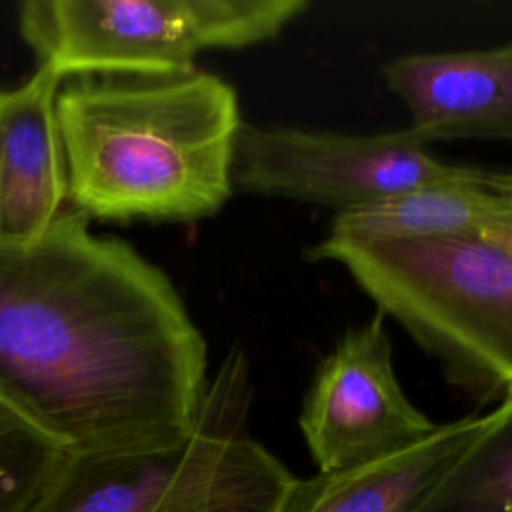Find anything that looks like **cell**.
<instances>
[{
  "mask_svg": "<svg viewBox=\"0 0 512 512\" xmlns=\"http://www.w3.org/2000/svg\"><path fill=\"white\" fill-rule=\"evenodd\" d=\"M206 368L170 278L78 210L34 242L0 240V398L70 454L184 442Z\"/></svg>",
  "mask_w": 512,
  "mask_h": 512,
  "instance_id": "1",
  "label": "cell"
},
{
  "mask_svg": "<svg viewBox=\"0 0 512 512\" xmlns=\"http://www.w3.org/2000/svg\"><path fill=\"white\" fill-rule=\"evenodd\" d=\"M56 116L68 202L88 220L194 222L234 194L242 116L216 74L78 76L64 80Z\"/></svg>",
  "mask_w": 512,
  "mask_h": 512,
  "instance_id": "2",
  "label": "cell"
},
{
  "mask_svg": "<svg viewBox=\"0 0 512 512\" xmlns=\"http://www.w3.org/2000/svg\"><path fill=\"white\" fill-rule=\"evenodd\" d=\"M306 258L342 266L458 390L480 402L512 392V256L500 246L482 236L324 234Z\"/></svg>",
  "mask_w": 512,
  "mask_h": 512,
  "instance_id": "3",
  "label": "cell"
},
{
  "mask_svg": "<svg viewBox=\"0 0 512 512\" xmlns=\"http://www.w3.org/2000/svg\"><path fill=\"white\" fill-rule=\"evenodd\" d=\"M248 408V360L232 348L184 442L72 454L38 512H280L296 478L248 436Z\"/></svg>",
  "mask_w": 512,
  "mask_h": 512,
  "instance_id": "4",
  "label": "cell"
},
{
  "mask_svg": "<svg viewBox=\"0 0 512 512\" xmlns=\"http://www.w3.org/2000/svg\"><path fill=\"white\" fill-rule=\"evenodd\" d=\"M306 0H28L18 30L64 80L160 76L196 68L206 50H238L278 38Z\"/></svg>",
  "mask_w": 512,
  "mask_h": 512,
  "instance_id": "5",
  "label": "cell"
},
{
  "mask_svg": "<svg viewBox=\"0 0 512 512\" xmlns=\"http://www.w3.org/2000/svg\"><path fill=\"white\" fill-rule=\"evenodd\" d=\"M486 170L446 162L406 126L386 132H334L242 120L234 138L232 190L356 210L442 182L482 180Z\"/></svg>",
  "mask_w": 512,
  "mask_h": 512,
  "instance_id": "6",
  "label": "cell"
},
{
  "mask_svg": "<svg viewBox=\"0 0 512 512\" xmlns=\"http://www.w3.org/2000/svg\"><path fill=\"white\" fill-rule=\"evenodd\" d=\"M384 318L346 330L312 374L298 426L318 472L378 460L438 428L400 384Z\"/></svg>",
  "mask_w": 512,
  "mask_h": 512,
  "instance_id": "7",
  "label": "cell"
},
{
  "mask_svg": "<svg viewBox=\"0 0 512 512\" xmlns=\"http://www.w3.org/2000/svg\"><path fill=\"white\" fill-rule=\"evenodd\" d=\"M386 86L426 144H512V42L492 48L402 54L382 66Z\"/></svg>",
  "mask_w": 512,
  "mask_h": 512,
  "instance_id": "8",
  "label": "cell"
},
{
  "mask_svg": "<svg viewBox=\"0 0 512 512\" xmlns=\"http://www.w3.org/2000/svg\"><path fill=\"white\" fill-rule=\"evenodd\" d=\"M64 78L48 66L0 88V240L34 242L66 210L68 170L56 116Z\"/></svg>",
  "mask_w": 512,
  "mask_h": 512,
  "instance_id": "9",
  "label": "cell"
},
{
  "mask_svg": "<svg viewBox=\"0 0 512 512\" xmlns=\"http://www.w3.org/2000/svg\"><path fill=\"white\" fill-rule=\"evenodd\" d=\"M480 424L482 416H464L438 424L424 440L378 460L296 478L280 512H412Z\"/></svg>",
  "mask_w": 512,
  "mask_h": 512,
  "instance_id": "10",
  "label": "cell"
},
{
  "mask_svg": "<svg viewBox=\"0 0 512 512\" xmlns=\"http://www.w3.org/2000/svg\"><path fill=\"white\" fill-rule=\"evenodd\" d=\"M486 174L472 182L420 186L386 200L334 214L326 234L356 240H424L478 236L496 202Z\"/></svg>",
  "mask_w": 512,
  "mask_h": 512,
  "instance_id": "11",
  "label": "cell"
},
{
  "mask_svg": "<svg viewBox=\"0 0 512 512\" xmlns=\"http://www.w3.org/2000/svg\"><path fill=\"white\" fill-rule=\"evenodd\" d=\"M412 512H512V392Z\"/></svg>",
  "mask_w": 512,
  "mask_h": 512,
  "instance_id": "12",
  "label": "cell"
},
{
  "mask_svg": "<svg viewBox=\"0 0 512 512\" xmlns=\"http://www.w3.org/2000/svg\"><path fill=\"white\" fill-rule=\"evenodd\" d=\"M70 452L0 398V512H38Z\"/></svg>",
  "mask_w": 512,
  "mask_h": 512,
  "instance_id": "13",
  "label": "cell"
},
{
  "mask_svg": "<svg viewBox=\"0 0 512 512\" xmlns=\"http://www.w3.org/2000/svg\"><path fill=\"white\" fill-rule=\"evenodd\" d=\"M478 236L490 240L512 256V202L496 196V202L482 222Z\"/></svg>",
  "mask_w": 512,
  "mask_h": 512,
  "instance_id": "14",
  "label": "cell"
},
{
  "mask_svg": "<svg viewBox=\"0 0 512 512\" xmlns=\"http://www.w3.org/2000/svg\"><path fill=\"white\" fill-rule=\"evenodd\" d=\"M484 182H486V188L492 194L512 202V170H500V172L486 170V180Z\"/></svg>",
  "mask_w": 512,
  "mask_h": 512,
  "instance_id": "15",
  "label": "cell"
}]
</instances>
